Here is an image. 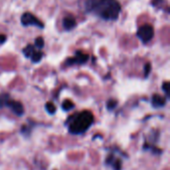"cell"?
Here are the masks:
<instances>
[{
  "label": "cell",
  "instance_id": "52a82bcc",
  "mask_svg": "<svg viewBox=\"0 0 170 170\" xmlns=\"http://www.w3.org/2000/svg\"><path fill=\"white\" fill-rule=\"evenodd\" d=\"M89 59H90V56L86 53H83L82 51H76L75 56L72 57V58H69L66 60V66H74V65H83L86 64Z\"/></svg>",
  "mask_w": 170,
  "mask_h": 170
},
{
  "label": "cell",
  "instance_id": "9c48e42d",
  "mask_svg": "<svg viewBox=\"0 0 170 170\" xmlns=\"http://www.w3.org/2000/svg\"><path fill=\"white\" fill-rule=\"evenodd\" d=\"M151 104H152L153 108H161V106H164L166 104V99L164 96H162L158 94H155V95L152 96V99H151Z\"/></svg>",
  "mask_w": 170,
  "mask_h": 170
},
{
  "label": "cell",
  "instance_id": "7a4b0ae2",
  "mask_svg": "<svg viewBox=\"0 0 170 170\" xmlns=\"http://www.w3.org/2000/svg\"><path fill=\"white\" fill-rule=\"evenodd\" d=\"M69 131L72 134H82L90 129L94 122V116L91 111H84L75 114L68 120Z\"/></svg>",
  "mask_w": 170,
  "mask_h": 170
},
{
  "label": "cell",
  "instance_id": "ba28073f",
  "mask_svg": "<svg viewBox=\"0 0 170 170\" xmlns=\"http://www.w3.org/2000/svg\"><path fill=\"white\" fill-rule=\"evenodd\" d=\"M77 26V22H76L75 18L72 15H68L63 19V27L66 31H71L72 29Z\"/></svg>",
  "mask_w": 170,
  "mask_h": 170
},
{
  "label": "cell",
  "instance_id": "e0dca14e",
  "mask_svg": "<svg viewBox=\"0 0 170 170\" xmlns=\"http://www.w3.org/2000/svg\"><path fill=\"white\" fill-rule=\"evenodd\" d=\"M151 4H152L153 6L161 7V5H162V0H152V1H151Z\"/></svg>",
  "mask_w": 170,
  "mask_h": 170
},
{
  "label": "cell",
  "instance_id": "5b68a950",
  "mask_svg": "<svg viewBox=\"0 0 170 170\" xmlns=\"http://www.w3.org/2000/svg\"><path fill=\"white\" fill-rule=\"evenodd\" d=\"M21 24H22L24 27H28V26H36V27L40 28V29H43L45 27L44 23L42 21L37 18L34 14L30 12H25L22 14L21 16Z\"/></svg>",
  "mask_w": 170,
  "mask_h": 170
},
{
  "label": "cell",
  "instance_id": "3957f363",
  "mask_svg": "<svg viewBox=\"0 0 170 170\" xmlns=\"http://www.w3.org/2000/svg\"><path fill=\"white\" fill-rule=\"evenodd\" d=\"M3 106L11 108V109L17 116H22L23 112H24V108H23L22 104L19 103V101L11 100L7 94H3V95L0 96V108Z\"/></svg>",
  "mask_w": 170,
  "mask_h": 170
},
{
  "label": "cell",
  "instance_id": "6da1fadb",
  "mask_svg": "<svg viewBox=\"0 0 170 170\" xmlns=\"http://www.w3.org/2000/svg\"><path fill=\"white\" fill-rule=\"evenodd\" d=\"M85 10L106 21H116L121 12V5L117 0H87Z\"/></svg>",
  "mask_w": 170,
  "mask_h": 170
},
{
  "label": "cell",
  "instance_id": "30bf717a",
  "mask_svg": "<svg viewBox=\"0 0 170 170\" xmlns=\"http://www.w3.org/2000/svg\"><path fill=\"white\" fill-rule=\"evenodd\" d=\"M106 163L111 165L112 168H114V170H120V169H121V162H120L119 159L114 158V155H109V157L106 159Z\"/></svg>",
  "mask_w": 170,
  "mask_h": 170
},
{
  "label": "cell",
  "instance_id": "277c9868",
  "mask_svg": "<svg viewBox=\"0 0 170 170\" xmlns=\"http://www.w3.org/2000/svg\"><path fill=\"white\" fill-rule=\"evenodd\" d=\"M136 36L143 44H147L152 40L154 36V29L150 24H144L138 28Z\"/></svg>",
  "mask_w": 170,
  "mask_h": 170
},
{
  "label": "cell",
  "instance_id": "2e32d148",
  "mask_svg": "<svg viewBox=\"0 0 170 170\" xmlns=\"http://www.w3.org/2000/svg\"><path fill=\"white\" fill-rule=\"evenodd\" d=\"M150 69H151V65L149 63H147V64L144 66V77H148V75H149V72H150Z\"/></svg>",
  "mask_w": 170,
  "mask_h": 170
},
{
  "label": "cell",
  "instance_id": "5bb4252c",
  "mask_svg": "<svg viewBox=\"0 0 170 170\" xmlns=\"http://www.w3.org/2000/svg\"><path fill=\"white\" fill-rule=\"evenodd\" d=\"M116 101H114V100H109L108 103H106V108H108L109 111H112V109H116Z\"/></svg>",
  "mask_w": 170,
  "mask_h": 170
},
{
  "label": "cell",
  "instance_id": "4fadbf2b",
  "mask_svg": "<svg viewBox=\"0 0 170 170\" xmlns=\"http://www.w3.org/2000/svg\"><path fill=\"white\" fill-rule=\"evenodd\" d=\"M46 111L49 112L50 114H54L55 112H56V106H55V104L53 103H51V101H49V103L46 104Z\"/></svg>",
  "mask_w": 170,
  "mask_h": 170
},
{
  "label": "cell",
  "instance_id": "8fae6325",
  "mask_svg": "<svg viewBox=\"0 0 170 170\" xmlns=\"http://www.w3.org/2000/svg\"><path fill=\"white\" fill-rule=\"evenodd\" d=\"M74 103H73L72 101H70V100H66V101H64V103L62 104V108L64 111H70V109H74Z\"/></svg>",
  "mask_w": 170,
  "mask_h": 170
},
{
  "label": "cell",
  "instance_id": "9a60e30c",
  "mask_svg": "<svg viewBox=\"0 0 170 170\" xmlns=\"http://www.w3.org/2000/svg\"><path fill=\"white\" fill-rule=\"evenodd\" d=\"M162 89H163L164 93L166 94V96L169 98V83L168 82H165L162 85Z\"/></svg>",
  "mask_w": 170,
  "mask_h": 170
},
{
  "label": "cell",
  "instance_id": "8992f818",
  "mask_svg": "<svg viewBox=\"0 0 170 170\" xmlns=\"http://www.w3.org/2000/svg\"><path fill=\"white\" fill-rule=\"evenodd\" d=\"M23 54H24L26 58H30L33 63H39L41 61V59L43 58L44 55L41 51L37 50L35 46L31 45V44L27 45L23 49Z\"/></svg>",
  "mask_w": 170,
  "mask_h": 170
},
{
  "label": "cell",
  "instance_id": "7c38bea8",
  "mask_svg": "<svg viewBox=\"0 0 170 170\" xmlns=\"http://www.w3.org/2000/svg\"><path fill=\"white\" fill-rule=\"evenodd\" d=\"M44 44H45V42H44V39L43 37H38L35 39V43H34V46L36 47V48L38 49V50H40L44 47Z\"/></svg>",
  "mask_w": 170,
  "mask_h": 170
},
{
  "label": "cell",
  "instance_id": "ac0fdd59",
  "mask_svg": "<svg viewBox=\"0 0 170 170\" xmlns=\"http://www.w3.org/2000/svg\"><path fill=\"white\" fill-rule=\"evenodd\" d=\"M6 36L5 35H3V34H0V45L1 44H3V43H5V41H6Z\"/></svg>",
  "mask_w": 170,
  "mask_h": 170
}]
</instances>
